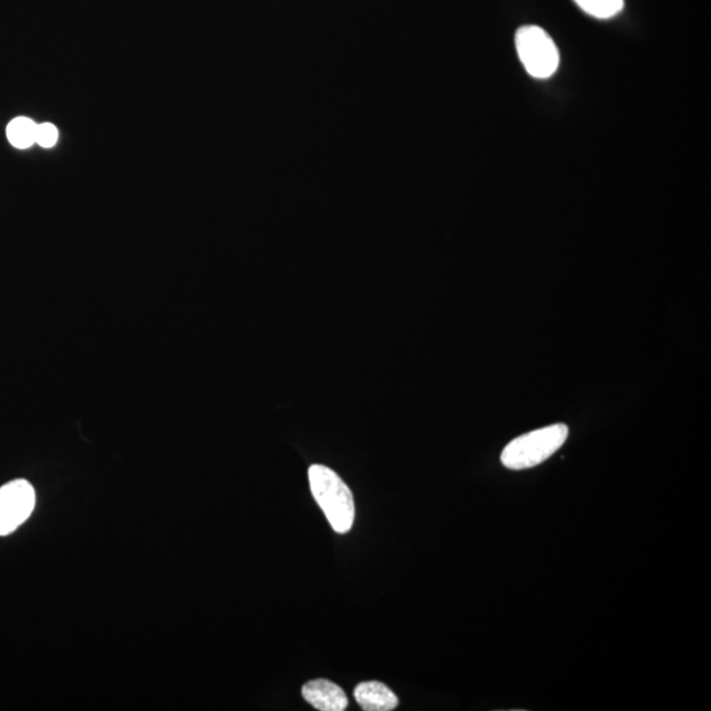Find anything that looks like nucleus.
Returning a JSON list of instances; mask_svg holds the SVG:
<instances>
[{
  "mask_svg": "<svg viewBox=\"0 0 711 711\" xmlns=\"http://www.w3.org/2000/svg\"><path fill=\"white\" fill-rule=\"evenodd\" d=\"M59 142V130L55 127L54 124L52 123H41L38 124V132H37V144L41 146V148H53L55 144Z\"/></svg>",
  "mask_w": 711,
  "mask_h": 711,
  "instance_id": "nucleus-9",
  "label": "nucleus"
},
{
  "mask_svg": "<svg viewBox=\"0 0 711 711\" xmlns=\"http://www.w3.org/2000/svg\"><path fill=\"white\" fill-rule=\"evenodd\" d=\"M37 493L25 480H16L0 487V536L10 535L31 517Z\"/></svg>",
  "mask_w": 711,
  "mask_h": 711,
  "instance_id": "nucleus-4",
  "label": "nucleus"
},
{
  "mask_svg": "<svg viewBox=\"0 0 711 711\" xmlns=\"http://www.w3.org/2000/svg\"><path fill=\"white\" fill-rule=\"evenodd\" d=\"M309 480L312 496L329 519L333 532H350L354 521V501L350 487L338 473L324 465L310 466Z\"/></svg>",
  "mask_w": 711,
  "mask_h": 711,
  "instance_id": "nucleus-1",
  "label": "nucleus"
},
{
  "mask_svg": "<svg viewBox=\"0 0 711 711\" xmlns=\"http://www.w3.org/2000/svg\"><path fill=\"white\" fill-rule=\"evenodd\" d=\"M515 45L523 66L534 79L547 80L559 68V51L543 28L536 25L519 28L515 34Z\"/></svg>",
  "mask_w": 711,
  "mask_h": 711,
  "instance_id": "nucleus-3",
  "label": "nucleus"
},
{
  "mask_svg": "<svg viewBox=\"0 0 711 711\" xmlns=\"http://www.w3.org/2000/svg\"><path fill=\"white\" fill-rule=\"evenodd\" d=\"M37 132L38 124L32 121L30 117L19 116L12 118V121L7 125V138L12 146H16L18 150H28L31 148L33 144H37Z\"/></svg>",
  "mask_w": 711,
  "mask_h": 711,
  "instance_id": "nucleus-7",
  "label": "nucleus"
},
{
  "mask_svg": "<svg viewBox=\"0 0 711 711\" xmlns=\"http://www.w3.org/2000/svg\"><path fill=\"white\" fill-rule=\"evenodd\" d=\"M354 699L367 711H390L400 703L399 697L379 681L361 682L354 689Z\"/></svg>",
  "mask_w": 711,
  "mask_h": 711,
  "instance_id": "nucleus-6",
  "label": "nucleus"
},
{
  "mask_svg": "<svg viewBox=\"0 0 711 711\" xmlns=\"http://www.w3.org/2000/svg\"><path fill=\"white\" fill-rule=\"evenodd\" d=\"M588 16L597 19H610L624 10L625 0H574Z\"/></svg>",
  "mask_w": 711,
  "mask_h": 711,
  "instance_id": "nucleus-8",
  "label": "nucleus"
},
{
  "mask_svg": "<svg viewBox=\"0 0 711 711\" xmlns=\"http://www.w3.org/2000/svg\"><path fill=\"white\" fill-rule=\"evenodd\" d=\"M568 434V427L561 423L528 432L506 445L501 462L512 471L534 468L559 451Z\"/></svg>",
  "mask_w": 711,
  "mask_h": 711,
  "instance_id": "nucleus-2",
  "label": "nucleus"
},
{
  "mask_svg": "<svg viewBox=\"0 0 711 711\" xmlns=\"http://www.w3.org/2000/svg\"><path fill=\"white\" fill-rule=\"evenodd\" d=\"M303 699L322 711H343L348 699L343 689L324 679L309 681L302 688Z\"/></svg>",
  "mask_w": 711,
  "mask_h": 711,
  "instance_id": "nucleus-5",
  "label": "nucleus"
}]
</instances>
